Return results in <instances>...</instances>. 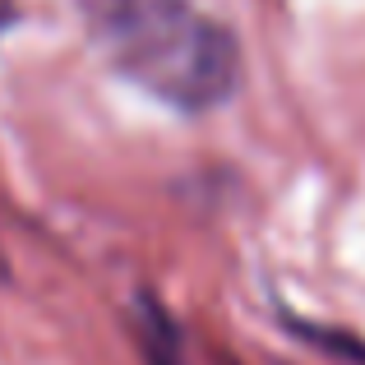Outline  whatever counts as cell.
Returning a JSON list of instances; mask_svg holds the SVG:
<instances>
[{
	"instance_id": "cell-2",
	"label": "cell",
	"mask_w": 365,
	"mask_h": 365,
	"mask_svg": "<svg viewBox=\"0 0 365 365\" xmlns=\"http://www.w3.org/2000/svg\"><path fill=\"white\" fill-rule=\"evenodd\" d=\"M139 329H143V361L148 365H185L180 356V338L176 329H171V319L162 314V305L153 301V296H143L139 301Z\"/></svg>"
},
{
	"instance_id": "cell-3",
	"label": "cell",
	"mask_w": 365,
	"mask_h": 365,
	"mask_svg": "<svg viewBox=\"0 0 365 365\" xmlns=\"http://www.w3.org/2000/svg\"><path fill=\"white\" fill-rule=\"evenodd\" d=\"M19 19V0H0V28H9Z\"/></svg>"
},
{
	"instance_id": "cell-1",
	"label": "cell",
	"mask_w": 365,
	"mask_h": 365,
	"mask_svg": "<svg viewBox=\"0 0 365 365\" xmlns=\"http://www.w3.org/2000/svg\"><path fill=\"white\" fill-rule=\"evenodd\" d=\"M79 14L111 65L171 111L204 116L241 88V42L195 0H79Z\"/></svg>"
},
{
	"instance_id": "cell-4",
	"label": "cell",
	"mask_w": 365,
	"mask_h": 365,
	"mask_svg": "<svg viewBox=\"0 0 365 365\" xmlns=\"http://www.w3.org/2000/svg\"><path fill=\"white\" fill-rule=\"evenodd\" d=\"M0 273H5V264H0Z\"/></svg>"
}]
</instances>
